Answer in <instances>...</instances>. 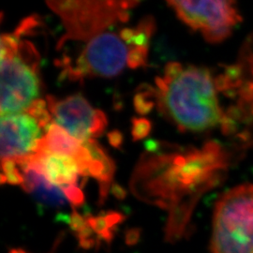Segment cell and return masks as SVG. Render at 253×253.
Listing matches in <instances>:
<instances>
[{
  "label": "cell",
  "instance_id": "24",
  "mask_svg": "<svg viewBox=\"0 0 253 253\" xmlns=\"http://www.w3.org/2000/svg\"><path fill=\"white\" fill-rule=\"evenodd\" d=\"M109 137H110V142H111L112 145L117 146V145L120 144L121 135H120V133L118 132V131H116V132H114V133H110Z\"/></svg>",
  "mask_w": 253,
  "mask_h": 253
},
{
  "label": "cell",
  "instance_id": "23",
  "mask_svg": "<svg viewBox=\"0 0 253 253\" xmlns=\"http://www.w3.org/2000/svg\"><path fill=\"white\" fill-rule=\"evenodd\" d=\"M112 188H113L112 191H113L114 195H115L117 198H118V199H124V198L126 197V190H124L123 188H121L120 186L115 184Z\"/></svg>",
  "mask_w": 253,
  "mask_h": 253
},
{
  "label": "cell",
  "instance_id": "14",
  "mask_svg": "<svg viewBox=\"0 0 253 253\" xmlns=\"http://www.w3.org/2000/svg\"><path fill=\"white\" fill-rule=\"evenodd\" d=\"M85 219H86L87 225L90 227L97 235H99L100 240H103V241L107 242L108 244L113 241L115 232L113 229L109 228L104 215H100L98 217L88 216Z\"/></svg>",
  "mask_w": 253,
  "mask_h": 253
},
{
  "label": "cell",
  "instance_id": "1",
  "mask_svg": "<svg viewBox=\"0 0 253 253\" xmlns=\"http://www.w3.org/2000/svg\"><path fill=\"white\" fill-rule=\"evenodd\" d=\"M167 160L171 166L165 171L137 172L131 190L138 198L169 211L165 240L175 243L188 235L200 197L224 177L231 155L219 143L208 142Z\"/></svg>",
  "mask_w": 253,
  "mask_h": 253
},
{
  "label": "cell",
  "instance_id": "2",
  "mask_svg": "<svg viewBox=\"0 0 253 253\" xmlns=\"http://www.w3.org/2000/svg\"><path fill=\"white\" fill-rule=\"evenodd\" d=\"M156 85L158 108L181 131L204 132L223 125L216 76L207 68L171 62Z\"/></svg>",
  "mask_w": 253,
  "mask_h": 253
},
{
  "label": "cell",
  "instance_id": "17",
  "mask_svg": "<svg viewBox=\"0 0 253 253\" xmlns=\"http://www.w3.org/2000/svg\"><path fill=\"white\" fill-rule=\"evenodd\" d=\"M66 198L69 201V203H71L73 205V208H77V207H81L82 205L84 202V195L81 189L78 188V186L76 187H72L69 188L67 190H63Z\"/></svg>",
  "mask_w": 253,
  "mask_h": 253
},
{
  "label": "cell",
  "instance_id": "9",
  "mask_svg": "<svg viewBox=\"0 0 253 253\" xmlns=\"http://www.w3.org/2000/svg\"><path fill=\"white\" fill-rule=\"evenodd\" d=\"M46 103L53 123L83 143L101 135L107 126L105 114L93 108L80 94L64 99L48 95Z\"/></svg>",
  "mask_w": 253,
  "mask_h": 253
},
{
  "label": "cell",
  "instance_id": "20",
  "mask_svg": "<svg viewBox=\"0 0 253 253\" xmlns=\"http://www.w3.org/2000/svg\"><path fill=\"white\" fill-rule=\"evenodd\" d=\"M142 235V231L139 228H131L129 230H127L125 234V243L129 247L135 246Z\"/></svg>",
  "mask_w": 253,
  "mask_h": 253
},
{
  "label": "cell",
  "instance_id": "16",
  "mask_svg": "<svg viewBox=\"0 0 253 253\" xmlns=\"http://www.w3.org/2000/svg\"><path fill=\"white\" fill-rule=\"evenodd\" d=\"M150 132V122L146 119H134L132 135L134 140L142 139Z\"/></svg>",
  "mask_w": 253,
  "mask_h": 253
},
{
  "label": "cell",
  "instance_id": "25",
  "mask_svg": "<svg viewBox=\"0 0 253 253\" xmlns=\"http://www.w3.org/2000/svg\"><path fill=\"white\" fill-rule=\"evenodd\" d=\"M9 253H27L23 249H11Z\"/></svg>",
  "mask_w": 253,
  "mask_h": 253
},
{
  "label": "cell",
  "instance_id": "21",
  "mask_svg": "<svg viewBox=\"0 0 253 253\" xmlns=\"http://www.w3.org/2000/svg\"><path fill=\"white\" fill-rule=\"evenodd\" d=\"M95 245H96V239H94V238L79 240V246L84 250H91L95 247Z\"/></svg>",
  "mask_w": 253,
  "mask_h": 253
},
{
  "label": "cell",
  "instance_id": "8",
  "mask_svg": "<svg viewBox=\"0 0 253 253\" xmlns=\"http://www.w3.org/2000/svg\"><path fill=\"white\" fill-rule=\"evenodd\" d=\"M129 50L120 35L102 32L88 41L74 65L65 64V72L72 80L117 76L127 65Z\"/></svg>",
  "mask_w": 253,
  "mask_h": 253
},
{
  "label": "cell",
  "instance_id": "22",
  "mask_svg": "<svg viewBox=\"0 0 253 253\" xmlns=\"http://www.w3.org/2000/svg\"><path fill=\"white\" fill-rule=\"evenodd\" d=\"M93 230L91 229L90 227L88 225L84 227L79 234H77L76 236L79 240H83V239H87V238H91V236L93 235Z\"/></svg>",
  "mask_w": 253,
  "mask_h": 253
},
{
  "label": "cell",
  "instance_id": "18",
  "mask_svg": "<svg viewBox=\"0 0 253 253\" xmlns=\"http://www.w3.org/2000/svg\"><path fill=\"white\" fill-rule=\"evenodd\" d=\"M68 222H69V225L71 227V229L73 230V232H74L76 235L79 234L82 230L87 225L86 219L84 218V217L81 216V215L74 209V208H73V213L69 216Z\"/></svg>",
  "mask_w": 253,
  "mask_h": 253
},
{
  "label": "cell",
  "instance_id": "19",
  "mask_svg": "<svg viewBox=\"0 0 253 253\" xmlns=\"http://www.w3.org/2000/svg\"><path fill=\"white\" fill-rule=\"evenodd\" d=\"M104 217H105V220L107 222L109 228H111L113 230L118 226V224L122 223L126 218V217L123 214L117 212V211L106 212L104 214Z\"/></svg>",
  "mask_w": 253,
  "mask_h": 253
},
{
  "label": "cell",
  "instance_id": "11",
  "mask_svg": "<svg viewBox=\"0 0 253 253\" xmlns=\"http://www.w3.org/2000/svg\"><path fill=\"white\" fill-rule=\"evenodd\" d=\"M17 163H24L36 169L51 184L62 190L76 187L78 176L81 175L78 164L72 158L50 152L39 145L34 153Z\"/></svg>",
  "mask_w": 253,
  "mask_h": 253
},
{
  "label": "cell",
  "instance_id": "4",
  "mask_svg": "<svg viewBox=\"0 0 253 253\" xmlns=\"http://www.w3.org/2000/svg\"><path fill=\"white\" fill-rule=\"evenodd\" d=\"M0 51L1 117L25 113L40 100L39 52L16 32L1 36Z\"/></svg>",
  "mask_w": 253,
  "mask_h": 253
},
{
  "label": "cell",
  "instance_id": "6",
  "mask_svg": "<svg viewBox=\"0 0 253 253\" xmlns=\"http://www.w3.org/2000/svg\"><path fill=\"white\" fill-rule=\"evenodd\" d=\"M138 1H49L47 5L60 17L66 33L57 48L69 41H90L118 21L128 18V9Z\"/></svg>",
  "mask_w": 253,
  "mask_h": 253
},
{
  "label": "cell",
  "instance_id": "5",
  "mask_svg": "<svg viewBox=\"0 0 253 253\" xmlns=\"http://www.w3.org/2000/svg\"><path fill=\"white\" fill-rule=\"evenodd\" d=\"M211 253H253V184H242L217 200Z\"/></svg>",
  "mask_w": 253,
  "mask_h": 253
},
{
  "label": "cell",
  "instance_id": "13",
  "mask_svg": "<svg viewBox=\"0 0 253 253\" xmlns=\"http://www.w3.org/2000/svg\"><path fill=\"white\" fill-rule=\"evenodd\" d=\"M1 183L22 185L24 182L23 172L18 163L14 161H1Z\"/></svg>",
  "mask_w": 253,
  "mask_h": 253
},
{
  "label": "cell",
  "instance_id": "7",
  "mask_svg": "<svg viewBox=\"0 0 253 253\" xmlns=\"http://www.w3.org/2000/svg\"><path fill=\"white\" fill-rule=\"evenodd\" d=\"M167 3L183 23L199 31L209 43L224 42L242 22V15L235 1L171 0Z\"/></svg>",
  "mask_w": 253,
  "mask_h": 253
},
{
  "label": "cell",
  "instance_id": "15",
  "mask_svg": "<svg viewBox=\"0 0 253 253\" xmlns=\"http://www.w3.org/2000/svg\"><path fill=\"white\" fill-rule=\"evenodd\" d=\"M148 47L142 46H132L130 47L127 66L131 69H136L145 65L147 58Z\"/></svg>",
  "mask_w": 253,
  "mask_h": 253
},
{
  "label": "cell",
  "instance_id": "12",
  "mask_svg": "<svg viewBox=\"0 0 253 253\" xmlns=\"http://www.w3.org/2000/svg\"><path fill=\"white\" fill-rule=\"evenodd\" d=\"M17 163L24 175L22 188L33 194L39 203L54 208H61L69 203L63 190L51 184L42 172L24 163Z\"/></svg>",
  "mask_w": 253,
  "mask_h": 253
},
{
  "label": "cell",
  "instance_id": "3",
  "mask_svg": "<svg viewBox=\"0 0 253 253\" xmlns=\"http://www.w3.org/2000/svg\"><path fill=\"white\" fill-rule=\"evenodd\" d=\"M219 94L228 100L221 130L240 150L253 151V33L240 46L235 62L216 76Z\"/></svg>",
  "mask_w": 253,
  "mask_h": 253
},
{
  "label": "cell",
  "instance_id": "10",
  "mask_svg": "<svg viewBox=\"0 0 253 253\" xmlns=\"http://www.w3.org/2000/svg\"><path fill=\"white\" fill-rule=\"evenodd\" d=\"M47 130L29 113L1 117L0 156L1 161L21 162L35 152L42 131Z\"/></svg>",
  "mask_w": 253,
  "mask_h": 253
}]
</instances>
